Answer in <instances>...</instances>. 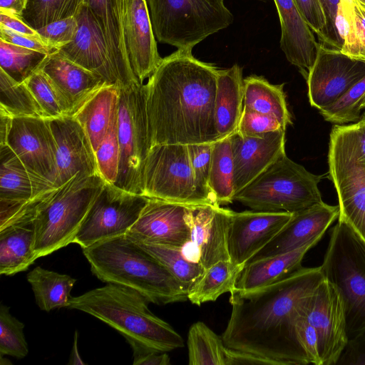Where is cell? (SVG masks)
<instances>
[{"mask_svg":"<svg viewBox=\"0 0 365 365\" xmlns=\"http://www.w3.org/2000/svg\"><path fill=\"white\" fill-rule=\"evenodd\" d=\"M106 181L99 174L77 173L64 185L46 191L33 215L37 258L73 242L94 199Z\"/></svg>","mask_w":365,"mask_h":365,"instance_id":"obj_5","label":"cell"},{"mask_svg":"<svg viewBox=\"0 0 365 365\" xmlns=\"http://www.w3.org/2000/svg\"><path fill=\"white\" fill-rule=\"evenodd\" d=\"M0 25L19 33L41 37L37 30L28 24L22 16L12 12L0 10Z\"/></svg>","mask_w":365,"mask_h":365,"instance_id":"obj_57","label":"cell"},{"mask_svg":"<svg viewBox=\"0 0 365 365\" xmlns=\"http://www.w3.org/2000/svg\"><path fill=\"white\" fill-rule=\"evenodd\" d=\"M361 110L362 109H365V98H364V100L361 103Z\"/></svg>","mask_w":365,"mask_h":365,"instance_id":"obj_61","label":"cell"},{"mask_svg":"<svg viewBox=\"0 0 365 365\" xmlns=\"http://www.w3.org/2000/svg\"><path fill=\"white\" fill-rule=\"evenodd\" d=\"M213 144L214 143L187 145L196 194L204 205H218L209 187Z\"/></svg>","mask_w":365,"mask_h":365,"instance_id":"obj_43","label":"cell"},{"mask_svg":"<svg viewBox=\"0 0 365 365\" xmlns=\"http://www.w3.org/2000/svg\"><path fill=\"white\" fill-rule=\"evenodd\" d=\"M12 121L13 117L0 107V145L6 144Z\"/></svg>","mask_w":365,"mask_h":365,"instance_id":"obj_59","label":"cell"},{"mask_svg":"<svg viewBox=\"0 0 365 365\" xmlns=\"http://www.w3.org/2000/svg\"><path fill=\"white\" fill-rule=\"evenodd\" d=\"M78 28L73 40L58 51L73 62L101 77L108 84L121 88L109 56L103 31L84 4L76 15Z\"/></svg>","mask_w":365,"mask_h":365,"instance_id":"obj_21","label":"cell"},{"mask_svg":"<svg viewBox=\"0 0 365 365\" xmlns=\"http://www.w3.org/2000/svg\"><path fill=\"white\" fill-rule=\"evenodd\" d=\"M128 343L133 349L134 365L170 364V357L166 352L150 349L135 341Z\"/></svg>","mask_w":365,"mask_h":365,"instance_id":"obj_54","label":"cell"},{"mask_svg":"<svg viewBox=\"0 0 365 365\" xmlns=\"http://www.w3.org/2000/svg\"><path fill=\"white\" fill-rule=\"evenodd\" d=\"M47 56L0 38V68L19 83L39 69Z\"/></svg>","mask_w":365,"mask_h":365,"instance_id":"obj_40","label":"cell"},{"mask_svg":"<svg viewBox=\"0 0 365 365\" xmlns=\"http://www.w3.org/2000/svg\"><path fill=\"white\" fill-rule=\"evenodd\" d=\"M24 83L40 106L45 118L51 120L66 116L54 86L41 68Z\"/></svg>","mask_w":365,"mask_h":365,"instance_id":"obj_46","label":"cell"},{"mask_svg":"<svg viewBox=\"0 0 365 365\" xmlns=\"http://www.w3.org/2000/svg\"><path fill=\"white\" fill-rule=\"evenodd\" d=\"M284 86L272 84L263 76H247L244 78V107L273 116L286 127L292 125Z\"/></svg>","mask_w":365,"mask_h":365,"instance_id":"obj_32","label":"cell"},{"mask_svg":"<svg viewBox=\"0 0 365 365\" xmlns=\"http://www.w3.org/2000/svg\"><path fill=\"white\" fill-rule=\"evenodd\" d=\"M119 88L106 84L72 116L87 135L94 152L106 135L118 109Z\"/></svg>","mask_w":365,"mask_h":365,"instance_id":"obj_31","label":"cell"},{"mask_svg":"<svg viewBox=\"0 0 365 365\" xmlns=\"http://www.w3.org/2000/svg\"><path fill=\"white\" fill-rule=\"evenodd\" d=\"M321 267L344 299L347 336L352 338L365 329V242L338 220L331 230Z\"/></svg>","mask_w":365,"mask_h":365,"instance_id":"obj_6","label":"cell"},{"mask_svg":"<svg viewBox=\"0 0 365 365\" xmlns=\"http://www.w3.org/2000/svg\"><path fill=\"white\" fill-rule=\"evenodd\" d=\"M149 198L200 206L187 145H152L145 160L141 193Z\"/></svg>","mask_w":365,"mask_h":365,"instance_id":"obj_10","label":"cell"},{"mask_svg":"<svg viewBox=\"0 0 365 365\" xmlns=\"http://www.w3.org/2000/svg\"><path fill=\"white\" fill-rule=\"evenodd\" d=\"M218 71L195 58L192 50L178 49L162 58L145 84L150 147L219 140L215 118Z\"/></svg>","mask_w":365,"mask_h":365,"instance_id":"obj_2","label":"cell"},{"mask_svg":"<svg viewBox=\"0 0 365 365\" xmlns=\"http://www.w3.org/2000/svg\"><path fill=\"white\" fill-rule=\"evenodd\" d=\"M24 324L12 316L9 307L0 306V354L18 359L26 356L29 352L24 334Z\"/></svg>","mask_w":365,"mask_h":365,"instance_id":"obj_45","label":"cell"},{"mask_svg":"<svg viewBox=\"0 0 365 365\" xmlns=\"http://www.w3.org/2000/svg\"><path fill=\"white\" fill-rule=\"evenodd\" d=\"M0 38L11 43L49 55L56 51L50 48L41 37L16 32L0 25Z\"/></svg>","mask_w":365,"mask_h":365,"instance_id":"obj_52","label":"cell"},{"mask_svg":"<svg viewBox=\"0 0 365 365\" xmlns=\"http://www.w3.org/2000/svg\"><path fill=\"white\" fill-rule=\"evenodd\" d=\"M341 128L352 145L356 158L365 164V113L355 123L341 125Z\"/></svg>","mask_w":365,"mask_h":365,"instance_id":"obj_55","label":"cell"},{"mask_svg":"<svg viewBox=\"0 0 365 365\" xmlns=\"http://www.w3.org/2000/svg\"><path fill=\"white\" fill-rule=\"evenodd\" d=\"M296 332L309 364L322 365L317 332L303 314L296 322Z\"/></svg>","mask_w":365,"mask_h":365,"instance_id":"obj_50","label":"cell"},{"mask_svg":"<svg viewBox=\"0 0 365 365\" xmlns=\"http://www.w3.org/2000/svg\"><path fill=\"white\" fill-rule=\"evenodd\" d=\"M244 101L242 68L237 64L219 69L215 101V128L220 140L225 139L238 127Z\"/></svg>","mask_w":365,"mask_h":365,"instance_id":"obj_29","label":"cell"},{"mask_svg":"<svg viewBox=\"0 0 365 365\" xmlns=\"http://www.w3.org/2000/svg\"><path fill=\"white\" fill-rule=\"evenodd\" d=\"M41 68L59 97L66 116H73L106 82L58 51L47 56Z\"/></svg>","mask_w":365,"mask_h":365,"instance_id":"obj_23","label":"cell"},{"mask_svg":"<svg viewBox=\"0 0 365 365\" xmlns=\"http://www.w3.org/2000/svg\"><path fill=\"white\" fill-rule=\"evenodd\" d=\"M140 292L122 285H107L72 297L67 308L91 314L118 331L129 341L158 351L182 348V336L148 309Z\"/></svg>","mask_w":365,"mask_h":365,"instance_id":"obj_4","label":"cell"},{"mask_svg":"<svg viewBox=\"0 0 365 365\" xmlns=\"http://www.w3.org/2000/svg\"><path fill=\"white\" fill-rule=\"evenodd\" d=\"M135 242L160 262L187 294L203 273L204 268L201 264L188 260L182 254V248L151 242Z\"/></svg>","mask_w":365,"mask_h":365,"instance_id":"obj_37","label":"cell"},{"mask_svg":"<svg viewBox=\"0 0 365 365\" xmlns=\"http://www.w3.org/2000/svg\"><path fill=\"white\" fill-rule=\"evenodd\" d=\"M365 365V329L348 339L336 365Z\"/></svg>","mask_w":365,"mask_h":365,"instance_id":"obj_53","label":"cell"},{"mask_svg":"<svg viewBox=\"0 0 365 365\" xmlns=\"http://www.w3.org/2000/svg\"><path fill=\"white\" fill-rule=\"evenodd\" d=\"M118 135L120 159L116 186L140 194L142 173L150 148L145 84L119 88Z\"/></svg>","mask_w":365,"mask_h":365,"instance_id":"obj_9","label":"cell"},{"mask_svg":"<svg viewBox=\"0 0 365 365\" xmlns=\"http://www.w3.org/2000/svg\"><path fill=\"white\" fill-rule=\"evenodd\" d=\"M190 365H225L226 346L222 338L205 323L197 322L187 335Z\"/></svg>","mask_w":365,"mask_h":365,"instance_id":"obj_38","label":"cell"},{"mask_svg":"<svg viewBox=\"0 0 365 365\" xmlns=\"http://www.w3.org/2000/svg\"><path fill=\"white\" fill-rule=\"evenodd\" d=\"M99 175L108 183L115 184L118 174L120 147L118 135V109L106 136L95 152Z\"/></svg>","mask_w":365,"mask_h":365,"instance_id":"obj_44","label":"cell"},{"mask_svg":"<svg viewBox=\"0 0 365 365\" xmlns=\"http://www.w3.org/2000/svg\"><path fill=\"white\" fill-rule=\"evenodd\" d=\"M287 127L276 118L257 113L243 106L237 132L245 136H258L267 133L286 130Z\"/></svg>","mask_w":365,"mask_h":365,"instance_id":"obj_48","label":"cell"},{"mask_svg":"<svg viewBox=\"0 0 365 365\" xmlns=\"http://www.w3.org/2000/svg\"><path fill=\"white\" fill-rule=\"evenodd\" d=\"M85 0H29L23 19L34 29L53 21L76 16Z\"/></svg>","mask_w":365,"mask_h":365,"instance_id":"obj_41","label":"cell"},{"mask_svg":"<svg viewBox=\"0 0 365 365\" xmlns=\"http://www.w3.org/2000/svg\"><path fill=\"white\" fill-rule=\"evenodd\" d=\"M156 39L192 50L207 36L227 28L234 17L224 0H146Z\"/></svg>","mask_w":365,"mask_h":365,"instance_id":"obj_8","label":"cell"},{"mask_svg":"<svg viewBox=\"0 0 365 365\" xmlns=\"http://www.w3.org/2000/svg\"><path fill=\"white\" fill-rule=\"evenodd\" d=\"M322 237H317L294 250L246 263L239 273L232 292H246L259 289L297 271L302 267V262L306 253Z\"/></svg>","mask_w":365,"mask_h":365,"instance_id":"obj_28","label":"cell"},{"mask_svg":"<svg viewBox=\"0 0 365 365\" xmlns=\"http://www.w3.org/2000/svg\"><path fill=\"white\" fill-rule=\"evenodd\" d=\"M101 281L131 288L162 305L187 299V292L153 256L126 234L82 248Z\"/></svg>","mask_w":365,"mask_h":365,"instance_id":"obj_3","label":"cell"},{"mask_svg":"<svg viewBox=\"0 0 365 365\" xmlns=\"http://www.w3.org/2000/svg\"><path fill=\"white\" fill-rule=\"evenodd\" d=\"M77 340L78 332L76 331L70 361L68 362L69 364H85V362L82 361L78 350Z\"/></svg>","mask_w":365,"mask_h":365,"instance_id":"obj_60","label":"cell"},{"mask_svg":"<svg viewBox=\"0 0 365 365\" xmlns=\"http://www.w3.org/2000/svg\"><path fill=\"white\" fill-rule=\"evenodd\" d=\"M303 19L320 43L327 46L326 18L319 0H293Z\"/></svg>","mask_w":365,"mask_h":365,"instance_id":"obj_49","label":"cell"},{"mask_svg":"<svg viewBox=\"0 0 365 365\" xmlns=\"http://www.w3.org/2000/svg\"><path fill=\"white\" fill-rule=\"evenodd\" d=\"M365 98V76L333 104L319 110L328 122L340 125L355 123L361 118V105Z\"/></svg>","mask_w":365,"mask_h":365,"instance_id":"obj_42","label":"cell"},{"mask_svg":"<svg viewBox=\"0 0 365 365\" xmlns=\"http://www.w3.org/2000/svg\"><path fill=\"white\" fill-rule=\"evenodd\" d=\"M243 267L231 260H222L204 269L201 277L188 292L187 299L192 304L200 306L215 301L224 293H230Z\"/></svg>","mask_w":365,"mask_h":365,"instance_id":"obj_35","label":"cell"},{"mask_svg":"<svg viewBox=\"0 0 365 365\" xmlns=\"http://www.w3.org/2000/svg\"><path fill=\"white\" fill-rule=\"evenodd\" d=\"M190 205L149 198L126 235L135 241L182 248L190 241L185 215Z\"/></svg>","mask_w":365,"mask_h":365,"instance_id":"obj_17","label":"cell"},{"mask_svg":"<svg viewBox=\"0 0 365 365\" xmlns=\"http://www.w3.org/2000/svg\"><path fill=\"white\" fill-rule=\"evenodd\" d=\"M33 218L24 217L0 230V274L26 270L37 259Z\"/></svg>","mask_w":365,"mask_h":365,"instance_id":"obj_30","label":"cell"},{"mask_svg":"<svg viewBox=\"0 0 365 365\" xmlns=\"http://www.w3.org/2000/svg\"><path fill=\"white\" fill-rule=\"evenodd\" d=\"M365 76V63L319 42L307 83L312 106L321 110L344 96Z\"/></svg>","mask_w":365,"mask_h":365,"instance_id":"obj_14","label":"cell"},{"mask_svg":"<svg viewBox=\"0 0 365 365\" xmlns=\"http://www.w3.org/2000/svg\"><path fill=\"white\" fill-rule=\"evenodd\" d=\"M324 277L321 266L302 267L265 287L232 292L230 317L222 334L226 347L251 353L277 365H307L296 322Z\"/></svg>","mask_w":365,"mask_h":365,"instance_id":"obj_1","label":"cell"},{"mask_svg":"<svg viewBox=\"0 0 365 365\" xmlns=\"http://www.w3.org/2000/svg\"><path fill=\"white\" fill-rule=\"evenodd\" d=\"M235 364L277 365V364L274 361L251 353L229 349L227 347L225 352V365Z\"/></svg>","mask_w":365,"mask_h":365,"instance_id":"obj_56","label":"cell"},{"mask_svg":"<svg viewBox=\"0 0 365 365\" xmlns=\"http://www.w3.org/2000/svg\"><path fill=\"white\" fill-rule=\"evenodd\" d=\"M326 18L327 46L341 51L342 40L338 28V8L340 0H319Z\"/></svg>","mask_w":365,"mask_h":365,"instance_id":"obj_51","label":"cell"},{"mask_svg":"<svg viewBox=\"0 0 365 365\" xmlns=\"http://www.w3.org/2000/svg\"><path fill=\"white\" fill-rule=\"evenodd\" d=\"M124 34L133 71L143 83L162 60L146 0H125Z\"/></svg>","mask_w":365,"mask_h":365,"instance_id":"obj_25","label":"cell"},{"mask_svg":"<svg viewBox=\"0 0 365 365\" xmlns=\"http://www.w3.org/2000/svg\"><path fill=\"white\" fill-rule=\"evenodd\" d=\"M148 199L106 182L91 204L73 242L84 248L126 234L138 219Z\"/></svg>","mask_w":365,"mask_h":365,"instance_id":"obj_12","label":"cell"},{"mask_svg":"<svg viewBox=\"0 0 365 365\" xmlns=\"http://www.w3.org/2000/svg\"><path fill=\"white\" fill-rule=\"evenodd\" d=\"M285 130H276L258 136H245L235 131L229 136L235 195L286 154Z\"/></svg>","mask_w":365,"mask_h":365,"instance_id":"obj_19","label":"cell"},{"mask_svg":"<svg viewBox=\"0 0 365 365\" xmlns=\"http://www.w3.org/2000/svg\"><path fill=\"white\" fill-rule=\"evenodd\" d=\"M361 2L365 4V0H359Z\"/></svg>","mask_w":365,"mask_h":365,"instance_id":"obj_63","label":"cell"},{"mask_svg":"<svg viewBox=\"0 0 365 365\" xmlns=\"http://www.w3.org/2000/svg\"><path fill=\"white\" fill-rule=\"evenodd\" d=\"M256 1H262V2H267V1H268L269 0H256Z\"/></svg>","mask_w":365,"mask_h":365,"instance_id":"obj_62","label":"cell"},{"mask_svg":"<svg viewBox=\"0 0 365 365\" xmlns=\"http://www.w3.org/2000/svg\"><path fill=\"white\" fill-rule=\"evenodd\" d=\"M56 144V178L58 187L77 173L83 176L99 174L95 152L85 131L72 116L50 120Z\"/></svg>","mask_w":365,"mask_h":365,"instance_id":"obj_18","label":"cell"},{"mask_svg":"<svg viewBox=\"0 0 365 365\" xmlns=\"http://www.w3.org/2000/svg\"><path fill=\"white\" fill-rule=\"evenodd\" d=\"M209 187L218 205L234 201V165L229 137L213 144Z\"/></svg>","mask_w":365,"mask_h":365,"instance_id":"obj_36","label":"cell"},{"mask_svg":"<svg viewBox=\"0 0 365 365\" xmlns=\"http://www.w3.org/2000/svg\"><path fill=\"white\" fill-rule=\"evenodd\" d=\"M0 228L30 200L53 187L34 178L7 145H0Z\"/></svg>","mask_w":365,"mask_h":365,"instance_id":"obj_24","label":"cell"},{"mask_svg":"<svg viewBox=\"0 0 365 365\" xmlns=\"http://www.w3.org/2000/svg\"><path fill=\"white\" fill-rule=\"evenodd\" d=\"M339 215V205L324 202L292 213L284 227L247 262L294 250L317 237H323Z\"/></svg>","mask_w":365,"mask_h":365,"instance_id":"obj_22","label":"cell"},{"mask_svg":"<svg viewBox=\"0 0 365 365\" xmlns=\"http://www.w3.org/2000/svg\"><path fill=\"white\" fill-rule=\"evenodd\" d=\"M0 107L13 118H44L40 106L26 85L15 81L1 68H0Z\"/></svg>","mask_w":365,"mask_h":365,"instance_id":"obj_39","label":"cell"},{"mask_svg":"<svg viewBox=\"0 0 365 365\" xmlns=\"http://www.w3.org/2000/svg\"><path fill=\"white\" fill-rule=\"evenodd\" d=\"M6 144L34 178L53 187L57 148L49 119L13 118Z\"/></svg>","mask_w":365,"mask_h":365,"instance_id":"obj_15","label":"cell"},{"mask_svg":"<svg viewBox=\"0 0 365 365\" xmlns=\"http://www.w3.org/2000/svg\"><path fill=\"white\" fill-rule=\"evenodd\" d=\"M104 35L109 56L121 88L140 83L128 54L125 34V0H85Z\"/></svg>","mask_w":365,"mask_h":365,"instance_id":"obj_26","label":"cell"},{"mask_svg":"<svg viewBox=\"0 0 365 365\" xmlns=\"http://www.w3.org/2000/svg\"><path fill=\"white\" fill-rule=\"evenodd\" d=\"M232 210L218 205L191 206L185 215L190 241L199 252L200 264L207 269L222 260H230L227 235Z\"/></svg>","mask_w":365,"mask_h":365,"instance_id":"obj_20","label":"cell"},{"mask_svg":"<svg viewBox=\"0 0 365 365\" xmlns=\"http://www.w3.org/2000/svg\"><path fill=\"white\" fill-rule=\"evenodd\" d=\"M35 300L40 309L49 312L68 307L71 291L76 279L67 274L36 267L27 274Z\"/></svg>","mask_w":365,"mask_h":365,"instance_id":"obj_33","label":"cell"},{"mask_svg":"<svg viewBox=\"0 0 365 365\" xmlns=\"http://www.w3.org/2000/svg\"><path fill=\"white\" fill-rule=\"evenodd\" d=\"M29 0H0V10L12 12L23 17Z\"/></svg>","mask_w":365,"mask_h":365,"instance_id":"obj_58","label":"cell"},{"mask_svg":"<svg viewBox=\"0 0 365 365\" xmlns=\"http://www.w3.org/2000/svg\"><path fill=\"white\" fill-rule=\"evenodd\" d=\"M329 175L335 187L339 221L365 242V164L358 160L340 125L333 126L328 153Z\"/></svg>","mask_w":365,"mask_h":365,"instance_id":"obj_11","label":"cell"},{"mask_svg":"<svg viewBox=\"0 0 365 365\" xmlns=\"http://www.w3.org/2000/svg\"><path fill=\"white\" fill-rule=\"evenodd\" d=\"M78 28L76 16H71L46 24L37 29V31L50 48L58 51L73 40Z\"/></svg>","mask_w":365,"mask_h":365,"instance_id":"obj_47","label":"cell"},{"mask_svg":"<svg viewBox=\"0 0 365 365\" xmlns=\"http://www.w3.org/2000/svg\"><path fill=\"white\" fill-rule=\"evenodd\" d=\"M320 180L321 176L284 154L237 192L234 200L253 210L294 213L323 202Z\"/></svg>","mask_w":365,"mask_h":365,"instance_id":"obj_7","label":"cell"},{"mask_svg":"<svg viewBox=\"0 0 365 365\" xmlns=\"http://www.w3.org/2000/svg\"><path fill=\"white\" fill-rule=\"evenodd\" d=\"M292 216L287 212H233L227 235L231 262L245 265L268 244Z\"/></svg>","mask_w":365,"mask_h":365,"instance_id":"obj_16","label":"cell"},{"mask_svg":"<svg viewBox=\"0 0 365 365\" xmlns=\"http://www.w3.org/2000/svg\"><path fill=\"white\" fill-rule=\"evenodd\" d=\"M303 315L317 332L322 365H336L348 341L344 301L337 287L324 278Z\"/></svg>","mask_w":365,"mask_h":365,"instance_id":"obj_13","label":"cell"},{"mask_svg":"<svg viewBox=\"0 0 365 365\" xmlns=\"http://www.w3.org/2000/svg\"><path fill=\"white\" fill-rule=\"evenodd\" d=\"M281 26L280 48L287 61L307 80L315 61L319 42L293 0H274Z\"/></svg>","mask_w":365,"mask_h":365,"instance_id":"obj_27","label":"cell"},{"mask_svg":"<svg viewBox=\"0 0 365 365\" xmlns=\"http://www.w3.org/2000/svg\"><path fill=\"white\" fill-rule=\"evenodd\" d=\"M337 19L341 53L365 63V4L359 0H340Z\"/></svg>","mask_w":365,"mask_h":365,"instance_id":"obj_34","label":"cell"}]
</instances>
